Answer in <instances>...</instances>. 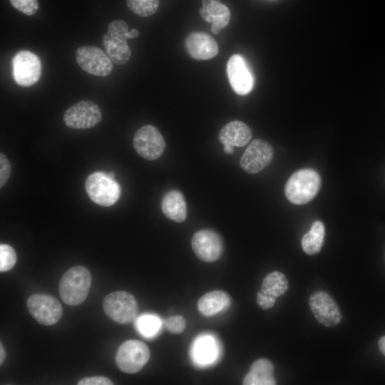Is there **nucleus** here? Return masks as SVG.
<instances>
[{
    "mask_svg": "<svg viewBox=\"0 0 385 385\" xmlns=\"http://www.w3.org/2000/svg\"><path fill=\"white\" fill-rule=\"evenodd\" d=\"M218 138L223 145L241 147L250 141L252 138V131L245 123L233 120L221 128Z\"/></svg>",
    "mask_w": 385,
    "mask_h": 385,
    "instance_id": "412c9836",
    "label": "nucleus"
},
{
    "mask_svg": "<svg viewBox=\"0 0 385 385\" xmlns=\"http://www.w3.org/2000/svg\"><path fill=\"white\" fill-rule=\"evenodd\" d=\"M91 282V274L85 267L78 265L70 268L60 280L58 290L61 300L70 306L81 304L88 294Z\"/></svg>",
    "mask_w": 385,
    "mask_h": 385,
    "instance_id": "f03ea898",
    "label": "nucleus"
},
{
    "mask_svg": "<svg viewBox=\"0 0 385 385\" xmlns=\"http://www.w3.org/2000/svg\"><path fill=\"white\" fill-rule=\"evenodd\" d=\"M78 385H112L113 383L111 379L106 376H96L91 377H85L81 379L77 383Z\"/></svg>",
    "mask_w": 385,
    "mask_h": 385,
    "instance_id": "7c9ffc66",
    "label": "nucleus"
},
{
    "mask_svg": "<svg viewBox=\"0 0 385 385\" xmlns=\"http://www.w3.org/2000/svg\"><path fill=\"white\" fill-rule=\"evenodd\" d=\"M12 74L19 86L27 87L35 84L41 75L40 58L31 51H19L12 61Z\"/></svg>",
    "mask_w": 385,
    "mask_h": 385,
    "instance_id": "1a4fd4ad",
    "label": "nucleus"
},
{
    "mask_svg": "<svg viewBox=\"0 0 385 385\" xmlns=\"http://www.w3.org/2000/svg\"><path fill=\"white\" fill-rule=\"evenodd\" d=\"M11 171L10 162L5 155L0 154V188H2L9 178Z\"/></svg>",
    "mask_w": 385,
    "mask_h": 385,
    "instance_id": "c756f323",
    "label": "nucleus"
},
{
    "mask_svg": "<svg viewBox=\"0 0 385 385\" xmlns=\"http://www.w3.org/2000/svg\"><path fill=\"white\" fill-rule=\"evenodd\" d=\"M85 189L93 202L104 207L114 205L121 192L119 184L102 171L94 172L88 176Z\"/></svg>",
    "mask_w": 385,
    "mask_h": 385,
    "instance_id": "20e7f679",
    "label": "nucleus"
},
{
    "mask_svg": "<svg viewBox=\"0 0 385 385\" xmlns=\"http://www.w3.org/2000/svg\"><path fill=\"white\" fill-rule=\"evenodd\" d=\"M289 284L285 275L278 271L267 274L264 278L260 290L257 294V304L262 309L272 308L276 299L288 289Z\"/></svg>",
    "mask_w": 385,
    "mask_h": 385,
    "instance_id": "dca6fc26",
    "label": "nucleus"
},
{
    "mask_svg": "<svg viewBox=\"0 0 385 385\" xmlns=\"http://www.w3.org/2000/svg\"><path fill=\"white\" fill-rule=\"evenodd\" d=\"M76 61L86 72L97 76H106L113 70L112 61L101 48L96 46H83L76 51Z\"/></svg>",
    "mask_w": 385,
    "mask_h": 385,
    "instance_id": "9b49d317",
    "label": "nucleus"
},
{
    "mask_svg": "<svg viewBox=\"0 0 385 385\" xmlns=\"http://www.w3.org/2000/svg\"><path fill=\"white\" fill-rule=\"evenodd\" d=\"M192 248L197 257L205 262L217 260L223 251V242L220 235L209 229L196 232L191 240Z\"/></svg>",
    "mask_w": 385,
    "mask_h": 385,
    "instance_id": "f8f14e48",
    "label": "nucleus"
},
{
    "mask_svg": "<svg viewBox=\"0 0 385 385\" xmlns=\"http://www.w3.org/2000/svg\"><path fill=\"white\" fill-rule=\"evenodd\" d=\"M274 366L267 359L255 361L248 373L242 380L244 385H274L276 380L273 375Z\"/></svg>",
    "mask_w": 385,
    "mask_h": 385,
    "instance_id": "5701e85b",
    "label": "nucleus"
},
{
    "mask_svg": "<svg viewBox=\"0 0 385 385\" xmlns=\"http://www.w3.org/2000/svg\"><path fill=\"white\" fill-rule=\"evenodd\" d=\"M309 304L316 319L322 325L334 327L342 318L340 309L332 297L324 291H316L309 297Z\"/></svg>",
    "mask_w": 385,
    "mask_h": 385,
    "instance_id": "ddd939ff",
    "label": "nucleus"
},
{
    "mask_svg": "<svg viewBox=\"0 0 385 385\" xmlns=\"http://www.w3.org/2000/svg\"><path fill=\"white\" fill-rule=\"evenodd\" d=\"M108 174L110 178H111L112 179H114L115 173L113 172H109V173H108Z\"/></svg>",
    "mask_w": 385,
    "mask_h": 385,
    "instance_id": "f704fd0d",
    "label": "nucleus"
},
{
    "mask_svg": "<svg viewBox=\"0 0 385 385\" xmlns=\"http://www.w3.org/2000/svg\"><path fill=\"white\" fill-rule=\"evenodd\" d=\"M379 348L381 354L385 356V335L379 339Z\"/></svg>",
    "mask_w": 385,
    "mask_h": 385,
    "instance_id": "2f4dec72",
    "label": "nucleus"
},
{
    "mask_svg": "<svg viewBox=\"0 0 385 385\" xmlns=\"http://www.w3.org/2000/svg\"><path fill=\"white\" fill-rule=\"evenodd\" d=\"M6 358V351L2 342L0 343V364H2Z\"/></svg>",
    "mask_w": 385,
    "mask_h": 385,
    "instance_id": "473e14b6",
    "label": "nucleus"
},
{
    "mask_svg": "<svg viewBox=\"0 0 385 385\" xmlns=\"http://www.w3.org/2000/svg\"><path fill=\"white\" fill-rule=\"evenodd\" d=\"M325 235L324 224L319 221H315L309 231L304 235L302 239V247L303 251L309 255H315L321 250Z\"/></svg>",
    "mask_w": 385,
    "mask_h": 385,
    "instance_id": "b1692460",
    "label": "nucleus"
},
{
    "mask_svg": "<svg viewBox=\"0 0 385 385\" xmlns=\"http://www.w3.org/2000/svg\"><path fill=\"white\" fill-rule=\"evenodd\" d=\"M163 214L176 222H183L187 217V205L183 194L178 190L168 191L161 200Z\"/></svg>",
    "mask_w": 385,
    "mask_h": 385,
    "instance_id": "4be33fe9",
    "label": "nucleus"
},
{
    "mask_svg": "<svg viewBox=\"0 0 385 385\" xmlns=\"http://www.w3.org/2000/svg\"><path fill=\"white\" fill-rule=\"evenodd\" d=\"M321 178L314 170L301 169L293 173L284 187L287 200L295 205H303L311 201L318 193Z\"/></svg>",
    "mask_w": 385,
    "mask_h": 385,
    "instance_id": "7ed1b4c3",
    "label": "nucleus"
},
{
    "mask_svg": "<svg viewBox=\"0 0 385 385\" xmlns=\"http://www.w3.org/2000/svg\"><path fill=\"white\" fill-rule=\"evenodd\" d=\"M202 3L200 16L206 22L212 24V32L217 34L229 24L230 11L226 6L216 0H202Z\"/></svg>",
    "mask_w": 385,
    "mask_h": 385,
    "instance_id": "6ab92c4d",
    "label": "nucleus"
},
{
    "mask_svg": "<svg viewBox=\"0 0 385 385\" xmlns=\"http://www.w3.org/2000/svg\"><path fill=\"white\" fill-rule=\"evenodd\" d=\"M26 306L31 315L43 325H54L62 317L61 303L48 294H32L28 298Z\"/></svg>",
    "mask_w": 385,
    "mask_h": 385,
    "instance_id": "0eeeda50",
    "label": "nucleus"
},
{
    "mask_svg": "<svg viewBox=\"0 0 385 385\" xmlns=\"http://www.w3.org/2000/svg\"><path fill=\"white\" fill-rule=\"evenodd\" d=\"M65 125L73 129H87L101 120L99 106L91 101H81L70 106L63 114Z\"/></svg>",
    "mask_w": 385,
    "mask_h": 385,
    "instance_id": "9d476101",
    "label": "nucleus"
},
{
    "mask_svg": "<svg viewBox=\"0 0 385 385\" xmlns=\"http://www.w3.org/2000/svg\"><path fill=\"white\" fill-rule=\"evenodd\" d=\"M150 355V349L144 342L129 339L118 347L115 360L120 371L127 374H135L143 369Z\"/></svg>",
    "mask_w": 385,
    "mask_h": 385,
    "instance_id": "423d86ee",
    "label": "nucleus"
},
{
    "mask_svg": "<svg viewBox=\"0 0 385 385\" xmlns=\"http://www.w3.org/2000/svg\"><path fill=\"white\" fill-rule=\"evenodd\" d=\"M16 262V254L14 248L6 244L0 245V271L10 270Z\"/></svg>",
    "mask_w": 385,
    "mask_h": 385,
    "instance_id": "bb28decb",
    "label": "nucleus"
},
{
    "mask_svg": "<svg viewBox=\"0 0 385 385\" xmlns=\"http://www.w3.org/2000/svg\"><path fill=\"white\" fill-rule=\"evenodd\" d=\"M224 152L227 154H232L234 151L233 146L230 145H224Z\"/></svg>",
    "mask_w": 385,
    "mask_h": 385,
    "instance_id": "72a5a7b5",
    "label": "nucleus"
},
{
    "mask_svg": "<svg viewBox=\"0 0 385 385\" xmlns=\"http://www.w3.org/2000/svg\"><path fill=\"white\" fill-rule=\"evenodd\" d=\"M273 149L267 141L255 139L250 143L240 159L241 168L250 174H256L267 166L273 158Z\"/></svg>",
    "mask_w": 385,
    "mask_h": 385,
    "instance_id": "4468645a",
    "label": "nucleus"
},
{
    "mask_svg": "<svg viewBox=\"0 0 385 385\" xmlns=\"http://www.w3.org/2000/svg\"><path fill=\"white\" fill-rule=\"evenodd\" d=\"M220 344L211 335H202L196 338L191 347V358L200 366L214 364L220 356Z\"/></svg>",
    "mask_w": 385,
    "mask_h": 385,
    "instance_id": "a211bd4d",
    "label": "nucleus"
},
{
    "mask_svg": "<svg viewBox=\"0 0 385 385\" xmlns=\"http://www.w3.org/2000/svg\"><path fill=\"white\" fill-rule=\"evenodd\" d=\"M103 308L110 319L120 324L132 322L138 310L135 298L125 291H117L108 294L103 299Z\"/></svg>",
    "mask_w": 385,
    "mask_h": 385,
    "instance_id": "39448f33",
    "label": "nucleus"
},
{
    "mask_svg": "<svg viewBox=\"0 0 385 385\" xmlns=\"http://www.w3.org/2000/svg\"><path fill=\"white\" fill-rule=\"evenodd\" d=\"M231 305L230 296L222 290H212L203 294L197 302V309L204 317H212Z\"/></svg>",
    "mask_w": 385,
    "mask_h": 385,
    "instance_id": "aec40b11",
    "label": "nucleus"
},
{
    "mask_svg": "<svg viewBox=\"0 0 385 385\" xmlns=\"http://www.w3.org/2000/svg\"><path fill=\"white\" fill-rule=\"evenodd\" d=\"M164 325L171 334H178L185 329L186 322L183 317L175 315L168 317L164 322Z\"/></svg>",
    "mask_w": 385,
    "mask_h": 385,
    "instance_id": "c85d7f7f",
    "label": "nucleus"
},
{
    "mask_svg": "<svg viewBox=\"0 0 385 385\" xmlns=\"http://www.w3.org/2000/svg\"><path fill=\"white\" fill-rule=\"evenodd\" d=\"M128 7L135 14L147 17L158 9L159 0H126Z\"/></svg>",
    "mask_w": 385,
    "mask_h": 385,
    "instance_id": "a878e982",
    "label": "nucleus"
},
{
    "mask_svg": "<svg viewBox=\"0 0 385 385\" xmlns=\"http://www.w3.org/2000/svg\"><path fill=\"white\" fill-rule=\"evenodd\" d=\"M133 144L138 154L148 160L158 158L165 148L162 134L158 128L153 125H145L140 128L134 134Z\"/></svg>",
    "mask_w": 385,
    "mask_h": 385,
    "instance_id": "6e6552de",
    "label": "nucleus"
},
{
    "mask_svg": "<svg viewBox=\"0 0 385 385\" xmlns=\"http://www.w3.org/2000/svg\"><path fill=\"white\" fill-rule=\"evenodd\" d=\"M138 35L139 31L135 29L128 31L123 20H114L108 24V31L103 37V45L113 63L123 65L129 61L131 51L126 41Z\"/></svg>",
    "mask_w": 385,
    "mask_h": 385,
    "instance_id": "f257e3e1",
    "label": "nucleus"
},
{
    "mask_svg": "<svg viewBox=\"0 0 385 385\" xmlns=\"http://www.w3.org/2000/svg\"><path fill=\"white\" fill-rule=\"evenodd\" d=\"M227 74L232 90L247 95L254 86V76L245 59L240 54L232 56L227 63Z\"/></svg>",
    "mask_w": 385,
    "mask_h": 385,
    "instance_id": "2eb2a0df",
    "label": "nucleus"
},
{
    "mask_svg": "<svg viewBox=\"0 0 385 385\" xmlns=\"http://www.w3.org/2000/svg\"><path fill=\"white\" fill-rule=\"evenodd\" d=\"M188 54L195 59L208 60L218 53V46L215 40L203 32L190 34L185 41Z\"/></svg>",
    "mask_w": 385,
    "mask_h": 385,
    "instance_id": "f3484780",
    "label": "nucleus"
},
{
    "mask_svg": "<svg viewBox=\"0 0 385 385\" xmlns=\"http://www.w3.org/2000/svg\"><path fill=\"white\" fill-rule=\"evenodd\" d=\"M135 327L140 334L145 337H152L156 335L161 327V321L153 314H143L135 322Z\"/></svg>",
    "mask_w": 385,
    "mask_h": 385,
    "instance_id": "393cba45",
    "label": "nucleus"
},
{
    "mask_svg": "<svg viewBox=\"0 0 385 385\" xmlns=\"http://www.w3.org/2000/svg\"><path fill=\"white\" fill-rule=\"evenodd\" d=\"M11 5L21 13L32 16L38 9V0H9Z\"/></svg>",
    "mask_w": 385,
    "mask_h": 385,
    "instance_id": "cd10ccee",
    "label": "nucleus"
}]
</instances>
